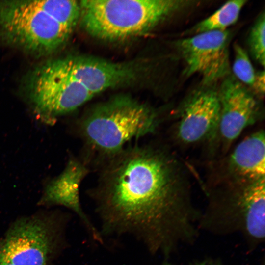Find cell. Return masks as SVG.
I'll use <instances>...</instances> for the list:
<instances>
[{"instance_id":"obj_1","label":"cell","mask_w":265,"mask_h":265,"mask_svg":"<svg viewBox=\"0 0 265 265\" xmlns=\"http://www.w3.org/2000/svg\"><path fill=\"white\" fill-rule=\"evenodd\" d=\"M105 160L91 195L102 233L131 235L166 257L193 238L197 216L180 165L166 150L135 145Z\"/></svg>"},{"instance_id":"obj_2","label":"cell","mask_w":265,"mask_h":265,"mask_svg":"<svg viewBox=\"0 0 265 265\" xmlns=\"http://www.w3.org/2000/svg\"><path fill=\"white\" fill-rule=\"evenodd\" d=\"M179 0H87L80 1V18L93 37L108 41L143 35L191 5Z\"/></svg>"},{"instance_id":"obj_3","label":"cell","mask_w":265,"mask_h":265,"mask_svg":"<svg viewBox=\"0 0 265 265\" xmlns=\"http://www.w3.org/2000/svg\"><path fill=\"white\" fill-rule=\"evenodd\" d=\"M159 122L155 109L124 96L93 107L80 118L79 126L87 146L106 159L132 140L155 132Z\"/></svg>"},{"instance_id":"obj_4","label":"cell","mask_w":265,"mask_h":265,"mask_svg":"<svg viewBox=\"0 0 265 265\" xmlns=\"http://www.w3.org/2000/svg\"><path fill=\"white\" fill-rule=\"evenodd\" d=\"M72 32L33 0H0V36L6 43L27 53H53Z\"/></svg>"},{"instance_id":"obj_5","label":"cell","mask_w":265,"mask_h":265,"mask_svg":"<svg viewBox=\"0 0 265 265\" xmlns=\"http://www.w3.org/2000/svg\"><path fill=\"white\" fill-rule=\"evenodd\" d=\"M265 180L232 184L223 201L211 205L202 224L217 233L240 232L249 243L265 238Z\"/></svg>"},{"instance_id":"obj_6","label":"cell","mask_w":265,"mask_h":265,"mask_svg":"<svg viewBox=\"0 0 265 265\" xmlns=\"http://www.w3.org/2000/svg\"><path fill=\"white\" fill-rule=\"evenodd\" d=\"M60 218L53 214L19 218L0 239V252L15 265H50L62 244Z\"/></svg>"},{"instance_id":"obj_7","label":"cell","mask_w":265,"mask_h":265,"mask_svg":"<svg viewBox=\"0 0 265 265\" xmlns=\"http://www.w3.org/2000/svg\"><path fill=\"white\" fill-rule=\"evenodd\" d=\"M227 30L202 32L179 40L177 47L186 65V74L201 75L206 83L228 75Z\"/></svg>"},{"instance_id":"obj_8","label":"cell","mask_w":265,"mask_h":265,"mask_svg":"<svg viewBox=\"0 0 265 265\" xmlns=\"http://www.w3.org/2000/svg\"><path fill=\"white\" fill-rule=\"evenodd\" d=\"M220 105L218 91L197 90L183 103L178 112L176 136L185 144L212 139L217 135Z\"/></svg>"},{"instance_id":"obj_9","label":"cell","mask_w":265,"mask_h":265,"mask_svg":"<svg viewBox=\"0 0 265 265\" xmlns=\"http://www.w3.org/2000/svg\"><path fill=\"white\" fill-rule=\"evenodd\" d=\"M218 94L220 105L217 134L226 147L260 118L257 101L235 77L222 81Z\"/></svg>"},{"instance_id":"obj_10","label":"cell","mask_w":265,"mask_h":265,"mask_svg":"<svg viewBox=\"0 0 265 265\" xmlns=\"http://www.w3.org/2000/svg\"><path fill=\"white\" fill-rule=\"evenodd\" d=\"M89 172L84 162L72 158L62 172L45 188L39 201L42 205H60L75 212L96 240L103 242L100 232L83 211L80 198V187Z\"/></svg>"},{"instance_id":"obj_11","label":"cell","mask_w":265,"mask_h":265,"mask_svg":"<svg viewBox=\"0 0 265 265\" xmlns=\"http://www.w3.org/2000/svg\"><path fill=\"white\" fill-rule=\"evenodd\" d=\"M265 132L259 130L242 140L229 156L226 171L232 184L265 180Z\"/></svg>"},{"instance_id":"obj_12","label":"cell","mask_w":265,"mask_h":265,"mask_svg":"<svg viewBox=\"0 0 265 265\" xmlns=\"http://www.w3.org/2000/svg\"><path fill=\"white\" fill-rule=\"evenodd\" d=\"M246 0L228 1L212 14L196 24L187 31V34L195 35L202 32L225 30L238 20L241 10Z\"/></svg>"},{"instance_id":"obj_13","label":"cell","mask_w":265,"mask_h":265,"mask_svg":"<svg viewBox=\"0 0 265 265\" xmlns=\"http://www.w3.org/2000/svg\"><path fill=\"white\" fill-rule=\"evenodd\" d=\"M33 1L37 6L72 31L80 20V1L73 0Z\"/></svg>"},{"instance_id":"obj_14","label":"cell","mask_w":265,"mask_h":265,"mask_svg":"<svg viewBox=\"0 0 265 265\" xmlns=\"http://www.w3.org/2000/svg\"><path fill=\"white\" fill-rule=\"evenodd\" d=\"M265 17L264 12L258 16L251 29L248 38L252 56L263 67L265 63Z\"/></svg>"},{"instance_id":"obj_15","label":"cell","mask_w":265,"mask_h":265,"mask_svg":"<svg viewBox=\"0 0 265 265\" xmlns=\"http://www.w3.org/2000/svg\"><path fill=\"white\" fill-rule=\"evenodd\" d=\"M234 51L235 59L232 69L235 77L239 82L252 87L256 73L248 54L238 44L235 45Z\"/></svg>"},{"instance_id":"obj_16","label":"cell","mask_w":265,"mask_h":265,"mask_svg":"<svg viewBox=\"0 0 265 265\" xmlns=\"http://www.w3.org/2000/svg\"><path fill=\"white\" fill-rule=\"evenodd\" d=\"M265 79L264 71H261L256 73L254 83L252 88L260 96L264 95L265 88Z\"/></svg>"},{"instance_id":"obj_17","label":"cell","mask_w":265,"mask_h":265,"mask_svg":"<svg viewBox=\"0 0 265 265\" xmlns=\"http://www.w3.org/2000/svg\"><path fill=\"white\" fill-rule=\"evenodd\" d=\"M0 265H15L0 252Z\"/></svg>"},{"instance_id":"obj_18","label":"cell","mask_w":265,"mask_h":265,"mask_svg":"<svg viewBox=\"0 0 265 265\" xmlns=\"http://www.w3.org/2000/svg\"><path fill=\"white\" fill-rule=\"evenodd\" d=\"M194 265H218L217 264L214 263L212 262L206 261V262H203L198 263Z\"/></svg>"}]
</instances>
